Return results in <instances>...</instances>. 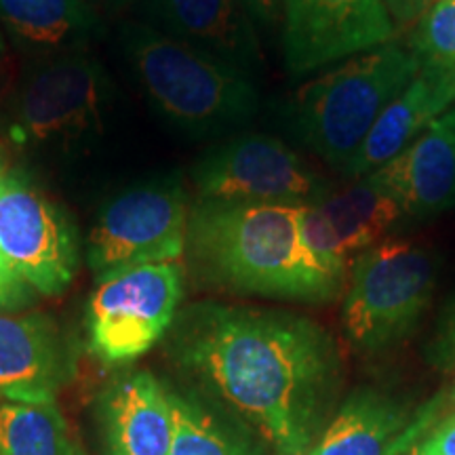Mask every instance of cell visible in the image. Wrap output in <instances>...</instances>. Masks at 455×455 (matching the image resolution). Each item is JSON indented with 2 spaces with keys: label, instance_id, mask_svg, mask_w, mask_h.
Instances as JSON below:
<instances>
[{
  "label": "cell",
  "instance_id": "obj_1",
  "mask_svg": "<svg viewBox=\"0 0 455 455\" xmlns=\"http://www.w3.org/2000/svg\"><path fill=\"white\" fill-rule=\"evenodd\" d=\"M164 338L173 367L275 455L310 453L341 382V352L325 327L287 310L201 301L178 312Z\"/></svg>",
  "mask_w": 455,
  "mask_h": 455
},
{
  "label": "cell",
  "instance_id": "obj_2",
  "mask_svg": "<svg viewBox=\"0 0 455 455\" xmlns=\"http://www.w3.org/2000/svg\"><path fill=\"white\" fill-rule=\"evenodd\" d=\"M301 213L304 204L195 201L184 255L198 281L224 291L327 304L346 278L306 247Z\"/></svg>",
  "mask_w": 455,
  "mask_h": 455
},
{
  "label": "cell",
  "instance_id": "obj_3",
  "mask_svg": "<svg viewBox=\"0 0 455 455\" xmlns=\"http://www.w3.org/2000/svg\"><path fill=\"white\" fill-rule=\"evenodd\" d=\"M123 51L152 108L188 138L226 135L259 110L253 76L156 26H124Z\"/></svg>",
  "mask_w": 455,
  "mask_h": 455
},
{
  "label": "cell",
  "instance_id": "obj_4",
  "mask_svg": "<svg viewBox=\"0 0 455 455\" xmlns=\"http://www.w3.org/2000/svg\"><path fill=\"white\" fill-rule=\"evenodd\" d=\"M112 100L106 68L87 51L32 60L0 104V135L21 155H81L104 138Z\"/></svg>",
  "mask_w": 455,
  "mask_h": 455
},
{
  "label": "cell",
  "instance_id": "obj_5",
  "mask_svg": "<svg viewBox=\"0 0 455 455\" xmlns=\"http://www.w3.org/2000/svg\"><path fill=\"white\" fill-rule=\"evenodd\" d=\"M418 72L411 51L396 43L348 57L295 91L289 106L295 135L344 173L379 114Z\"/></svg>",
  "mask_w": 455,
  "mask_h": 455
},
{
  "label": "cell",
  "instance_id": "obj_6",
  "mask_svg": "<svg viewBox=\"0 0 455 455\" xmlns=\"http://www.w3.org/2000/svg\"><path fill=\"white\" fill-rule=\"evenodd\" d=\"M439 258L422 238H386L356 255L341 308L344 338L375 356L405 341L435 298Z\"/></svg>",
  "mask_w": 455,
  "mask_h": 455
},
{
  "label": "cell",
  "instance_id": "obj_7",
  "mask_svg": "<svg viewBox=\"0 0 455 455\" xmlns=\"http://www.w3.org/2000/svg\"><path fill=\"white\" fill-rule=\"evenodd\" d=\"M190 201L180 173L140 181L108 201L91 226L84 255L95 276L146 264H173L186 253Z\"/></svg>",
  "mask_w": 455,
  "mask_h": 455
},
{
  "label": "cell",
  "instance_id": "obj_8",
  "mask_svg": "<svg viewBox=\"0 0 455 455\" xmlns=\"http://www.w3.org/2000/svg\"><path fill=\"white\" fill-rule=\"evenodd\" d=\"M184 298V270L146 264L100 276L87 304L89 350L112 367L135 363L169 333Z\"/></svg>",
  "mask_w": 455,
  "mask_h": 455
},
{
  "label": "cell",
  "instance_id": "obj_9",
  "mask_svg": "<svg viewBox=\"0 0 455 455\" xmlns=\"http://www.w3.org/2000/svg\"><path fill=\"white\" fill-rule=\"evenodd\" d=\"M0 253L44 298L64 295L81 266L72 215L15 164L0 175Z\"/></svg>",
  "mask_w": 455,
  "mask_h": 455
},
{
  "label": "cell",
  "instance_id": "obj_10",
  "mask_svg": "<svg viewBox=\"0 0 455 455\" xmlns=\"http://www.w3.org/2000/svg\"><path fill=\"white\" fill-rule=\"evenodd\" d=\"M196 201L308 204L329 184L293 148L264 133L228 138L190 169Z\"/></svg>",
  "mask_w": 455,
  "mask_h": 455
},
{
  "label": "cell",
  "instance_id": "obj_11",
  "mask_svg": "<svg viewBox=\"0 0 455 455\" xmlns=\"http://www.w3.org/2000/svg\"><path fill=\"white\" fill-rule=\"evenodd\" d=\"M392 36L382 0H283V55L293 76L382 47Z\"/></svg>",
  "mask_w": 455,
  "mask_h": 455
},
{
  "label": "cell",
  "instance_id": "obj_12",
  "mask_svg": "<svg viewBox=\"0 0 455 455\" xmlns=\"http://www.w3.org/2000/svg\"><path fill=\"white\" fill-rule=\"evenodd\" d=\"M401 204L371 178L329 190L315 203L304 204L301 235L306 247L329 272L348 278L356 255L388 238V232L401 221Z\"/></svg>",
  "mask_w": 455,
  "mask_h": 455
},
{
  "label": "cell",
  "instance_id": "obj_13",
  "mask_svg": "<svg viewBox=\"0 0 455 455\" xmlns=\"http://www.w3.org/2000/svg\"><path fill=\"white\" fill-rule=\"evenodd\" d=\"M72 375V348L53 318L0 312V401L55 403Z\"/></svg>",
  "mask_w": 455,
  "mask_h": 455
},
{
  "label": "cell",
  "instance_id": "obj_14",
  "mask_svg": "<svg viewBox=\"0 0 455 455\" xmlns=\"http://www.w3.org/2000/svg\"><path fill=\"white\" fill-rule=\"evenodd\" d=\"M403 215L428 220L455 207V108L435 118L405 150L369 173Z\"/></svg>",
  "mask_w": 455,
  "mask_h": 455
},
{
  "label": "cell",
  "instance_id": "obj_15",
  "mask_svg": "<svg viewBox=\"0 0 455 455\" xmlns=\"http://www.w3.org/2000/svg\"><path fill=\"white\" fill-rule=\"evenodd\" d=\"M158 30L249 76L264 68L255 20L244 0H150Z\"/></svg>",
  "mask_w": 455,
  "mask_h": 455
},
{
  "label": "cell",
  "instance_id": "obj_16",
  "mask_svg": "<svg viewBox=\"0 0 455 455\" xmlns=\"http://www.w3.org/2000/svg\"><path fill=\"white\" fill-rule=\"evenodd\" d=\"M108 455H171L173 418L169 386L148 371L114 378L98 401Z\"/></svg>",
  "mask_w": 455,
  "mask_h": 455
},
{
  "label": "cell",
  "instance_id": "obj_17",
  "mask_svg": "<svg viewBox=\"0 0 455 455\" xmlns=\"http://www.w3.org/2000/svg\"><path fill=\"white\" fill-rule=\"evenodd\" d=\"M455 101V78L443 74L418 72L369 131L344 175L352 180L367 178L403 152L428 124L447 112Z\"/></svg>",
  "mask_w": 455,
  "mask_h": 455
},
{
  "label": "cell",
  "instance_id": "obj_18",
  "mask_svg": "<svg viewBox=\"0 0 455 455\" xmlns=\"http://www.w3.org/2000/svg\"><path fill=\"white\" fill-rule=\"evenodd\" d=\"M0 28L11 47L43 60L87 51L101 20L87 0H0Z\"/></svg>",
  "mask_w": 455,
  "mask_h": 455
},
{
  "label": "cell",
  "instance_id": "obj_19",
  "mask_svg": "<svg viewBox=\"0 0 455 455\" xmlns=\"http://www.w3.org/2000/svg\"><path fill=\"white\" fill-rule=\"evenodd\" d=\"M409 419L388 396L361 390L339 407L308 455H398Z\"/></svg>",
  "mask_w": 455,
  "mask_h": 455
},
{
  "label": "cell",
  "instance_id": "obj_20",
  "mask_svg": "<svg viewBox=\"0 0 455 455\" xmlns=\"http://www.w3.org/2000/svg\"><path fill=\"white\" fill-rule=\"evenodd\" d=\"M173 445L171 455H266L251 436L190 392L169 386Z\"/></svg>",
  "mask_w": 455,
  "mask_h": 455
},
{
  "label": "cell",
  "instance_id": "obj_21",
  "mask_svg": "<svg viewBox=\"0 0 455 455\" xmlns=\"http://www.w3.org/2000/svg\"><path fill=\"white\" fill-rule=\"evenodd\" d=\"M57 403H3L0 455H78Z\"/></svg>",
  "mask_w": 455,
  "mask_h": 455
},
{
  "label": "cell",
  "instance_id": "obj_22",
  "mask_svg": "<svg viewBox=\"0 0 455 455\" xmlns=\"http://www.w3.org/2000/svg\"><path fill=\"white\" fill-rule=\"evenodd\" d=\"M422 72L455 78V0H435L409 41Z\"/></svg>",
  "mask_w": 455,
  "mask_h": 455
},
{
  "label": "cell",
  "instance_id": "obj_23",
  "mask_svg": "<svg viewBox=\"0 0 455 455\" xmlns=\"http://www.w3.org/2000/svg\"><path fill=\"white\" fill-rule=\"evenodd\" d=\"M453 413H455V375L445 388L436 392V396L430 398V401L426 403V405L419 409L411 419H409L405 435H403L401 445H398V455H405L415 443L422 439L426 432L435 428L436 424L443 422V419Z\"/></svg>",
  "mask_w": 455,
  "mask_h": 455
},
{
  "label": "cell",
  "instance_id": "obj_24",
  "mask_svg": "<svg viewBox=\"0 0 455 455\" xmlns=\"http://www.w3.org/2000/svg\"><path fill=\"white\" fill-rule=\"evenodd\" d=\"M426 361L439 371H451L455 367V291L443 306L435 333L426 346Z\"/></svg>",
  "mask_w": 455,
  "mask_h": 455
},
{
  "label": "cell",
  "instance_id": "obj_25",
  "mask_svg": "<svg viewBox=\"0 0 455 455\" xmlns=\"http://www.w3.org/2000/svg\"><path fill=\"white\" fill-rule=\"evenodd\" d=\"M38 293L17 275L13 266L0 253V312L15 315L36 304Z\"/></svg>",
  "mask_w": 455,
  "mask_h": 455
},
{
  "label": "cell",
  "instance_id": "obj_26",
  "mask_svg": "<svg viewBox=\"0 0 455 455\" xmlns=\"http://www.w3.org/2000/svg\"><path fill=\"white\" fill-rule=\"evenodd\" d=\"M405 455H455V413L426 432Z\"/></svg>",
  "mask_w": 455,
  "mask_h": 455
},
{
  "label": "cell",
  "instance_id": "obj_27",
  "mask_svg": "<svg viewBox=\"0 0 455 455\" xmlns=\"http://www.w3.org/2000/svg\"><path fill=\"white\" fill-rule=\"evenodd\" d=\"M382 3L395 28H405L418 24L419 17L432 7L435 0H382Z\"/></svg>",
  "mask_w": 455,
  "mask_h": 455
},
{
  "label": "cell",
  "instance_id": "obj_28",
  "mask_svg": "<svg viewBox=\"0 0 455 455\" xmlns=\"http://www.w3.org/2000/svg\"><path fill=\"white\" fill-rule=\"evenodd\" d=\"M15 78V61L13 55H11V44L7 41V36H4L3 28H0V104H3L4 98L9 95Z\"/></svg>",
  "mask_w": 455,
  "mask_h": 455
},
{
  "label": "cell",
  "instance_id": "obj_29",
  "mask_svg": "<svg viewBox=\"0 0 455 455\" xmlns=\"http://www.w3.org/2000/svg\"><path fill=\"white\" fill-rule=\"evenodd\" d=\"M253 20L261 24H276L278 17L283 15V0H244Z\"/></svg>",
  "mask_w": 455,
  "mask_h": 455
},
{
  "label": "cell",
  "instance_id": "obj_30",
  "mask_svg": "<svg viewBox=\"0 0 455 455\" xmlns=\"http://www.w3.org/2000/svg\"><path fill=\"white\" fill-rule=\"evenodd\" d=\"M11 167V156H9V150L4 148L3 141H0V175L4 173Z\"/></svg>",
  "mask_w": 455,
  "mask_h": 455
},
{
  "label": "cell",
  "instance_id": "obj_31",
  "mask_svg": "<svg viewBox=\"0 0 455 455\" xmlns=\"http://www.w3.org/2000/svg\"><path fill=\"white\" fill-rule=\"evenodd\" d=\"M78 455H83V453H78Z\"/></svg>",
  "mask_w": 455,
  "mask_h": 455
}]
</instances>
